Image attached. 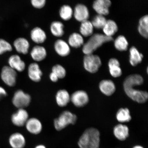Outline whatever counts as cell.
<instances>
[{"label":"cell","instance_id":"1","mask_svg":"<svg viewBox=\"0 0 148 148\" xmlns=\"http://www.w3.org/2000/svg\"><path fill=\"white\" fill-rule=\"evenodd\" d=\"M144 79L138 74H133L126 77L123 82V88L127 95L132 100L138 103H144L147 101V92L137 90L135 86H140L143 84Z\"/></svg>","mask_w":148,"mask_h":148},{"label":"cell","instance_id":"14","mask_svg":"<svg viewBox=\"0 0 148 148\" xmlns=\"http://www.w3.org/2000/svg\"><path fill=\"white\" fill-rule=\"evenodd\" d=\"M55 51L59 56L65 57L70 54L71 49L68 42L62 39L57 40L54 44Z\"/></svg>","mask_w":148,"mask_h":148},{"label":"cell","instance_id":"16","mask_svg":"<svg viewBox=\"0 0 148 148\" xmlns=\"http://www.w3.org/2000/svg\"><path fill=\"white\" fill-rule=\"evenodd\" d=\"M16 50L18 53L26 55L29 53L30 44L29 40L23 37H20L14 40L13 44Z\"/></svg>","mask_w":148,"mask_h":148},{"label":"cell","instance_id":"5","mask_svg":"<svg viewBox=\"0 0 148 148\" xmlns=\"http://www.w3.org/2000/svg\"><path fill=\"white\" fill-rule=\"evenodd\" d=\"M85 69L90 73H97L101 65V59L98 56L93 54L85 55L83 59Z\"/></svg>","mask_w":148,"mask_h":148},{"label":"cell","instance_id":"2","mask_svg":"<svg viewBox=\"0 0 148 148\" xmlns=\"http://www.w3.org/2000/svg\"><path fill=\"white\" fill-rule=\"evenodd\" d=\"M100 133L97 129L90 127L86 129L78 142L80 148H99Z\"/></svg>","mask_w":148,"mask_h":148},{"label":"cell","instance_id":"24","mask_svg":"<svg viewBox=\"0 0 148 148\" xmlns=\"http://www.w3.org/2000/svg\"><path fill=\"white\" fill-rule=\"evenodd\" d=\"M64 25L62 22L53 21L51 23L50 29L51 34L57 38H61L64 34Z\"/></svg>","mask_w":148,"mask_h":148},{"label":"cell","instance_id":"32","mask_svg":"<svg viewBox=\"0 0 148 148\" xmlns=\"http://www.w3.org/2000/svg\"><path fill=\"white\" fill-rule=\"evenodd\" d=\"M116 49L120 51H126L128 48V42L124 36H120L114 41Z\"/></svg>","mask_w":148,"mask_h":148},{"label":"cell","instance_id":"30","mask_svg":"<svg viewBox=\"0 0 148 148\" xmlns=\"http://www.w3.org/2000/svg\"><path fill=\"white\" fill-rule=\"evenodd\" d=\"M139 33L144 38H147L148 36V16H143L140 20L138 27Z\"/></svg>","mask_w":148,"mask_h":148},{"label":"cell","instance_id":"37","mask_svg":"<svg viewBox=\"0 0 148 148\" xmlns=\"http://www.w3.org/2000/svg\"><path fill=\"white\" fill-rule=\"evenodd\" d=\"M49 78L53 82H56L58 80L59 78L54 73L51 72L50 74Z\"/></svg>","mask_w":148,"mask_h":148},{"label":"cell","instance_id":"33","mask_svg":"<svg viewBox=\"0 0 148 148\" xmlns=\"http://www.w3.org/2000/svg\"><path fill=\"white\" fill-rule=\"evenodd\" d=\"M107 21V20L104 16L98 14L94 18L91 23L94 27L100 29H103Z\"/></svg>","mask_w":148,"mask_h":148},{"label":"cell","instance_id":"20","mask_svg":"<svg viewBox=\"0 0 148 148\" xmlns=\"http://www.w3.org/2000/svg\"><path fill=\"white\" fill-rule=\"evenodd\" d=\"M99 88L101 91L104 95L110 96L116 91L115 84L110 79H104L99 83Z\"/></svg>","mask_w":148,"mask_h":148},{"label":"cell","instance_id":"10","mask_svg":"<svg viewBox=\"0 0 148 148\" xmlns=\"http://www.w3.org/2000/svg\"><path fill=\"white\" fill-rule=\"evenodd\" d=\"M25 126L28 132L33 135L40 134L42 129L41 121L36 118H29L26 123Z\"/></svg>","mask_w":148,"mask_h":148},{"label":"cell","instance_id":"3","mask_svg":"<svg viewBox=\"0 0 148 148\" xmlns=\"http://www.w3.org/2000/svg\"><path fill=\"white\" fill-rule=\"evenodd\" d=\"M113 40L112 37L104 34H95L90 37L87 42L83 46L82 51L85 55L92 54L98 48L103 44Z\"/></svg>","mask_w":148,"mask_h":148},{"label":"cell","instance_id":"38","mask_svg":"<svg viewBox=\"0 0 148 148\" xmlns=\"http://www.w3.org/2000/svg\"><path fill=\"white\" fill-rule=\"evenodd\" d=\"M7 92L3 88L0 86V100L3 97H6Z\"/></svg>","mask_w":148,"mask_h":148},{"label":"cell","instance_id":"22","mask_svg":"<svg viewBox=\"0 0 148 148\" xmlns=\"http://www.w3.org/2000/svg\"><path fill=\"white\" fill-rule=\"evenodd\" d=\"M108 66L110 73L112 77L116 78L121 76L122 71L120 67V63L117 59H110L109 61Z\"/></svg>","mask_w":148,"mask_h":148},{"label":"cell","instance_id":"23","mask_svg":"<svg viewBox=\"0 0 148 148\" xmlns=\"http://www.w3.org/2000/svg\"><path fill=\"white\" fill-rule=\"evenodd\" d=\"M114 134L118 139L120 140H124L129 136L128 127L125 125H118L114 127Z\"/></svg>","mask_w":148,"mask_h":148},{"label":"cell","instance_id":"39","mask_svg":"<svg viewBox=\"0 0 148 148\" xmlns=\"http://www.w3.org/2000/svg\"><path fill=\"white\" fill-rule=\"evenodd\" d=\"M34 148H46L45 146L42 144H39L36 146Z\"/></svg>","mask_w":148,"mask_h":148},{"label":"cell","instance_id":"36","mask_svg":"<svg viewBox=\"0 0 148 148\" xmlns=\"http://www.w3.org/2000/svg\"><path fill=\"white\" fill-rule=\"evenodd\" d=\"M32 6L35 8L41 9L45 7L46 0H30Z\"/></svg>","mask_w":148,"mask_h":148},{"label":"cell","instance_id":"9","mask_svg":"<svg viewBox=\"0 0 148 148\" xmlns=\"http://www.w3.org/2000/svg\"><path fill=\"white\" fill-rule=\"evenodd\" d=\"M29 118L28 113L25 109H18L17 112L12 114L11 121L16 126L22 127L25 126Z\"/></svg>","mask_w":148,"mask_h":148},{"label":"cell","instance_id":"29","mask_svg":"<svg viewBox=\"0 0 148 148\" xmlns=\"http://www.w3.org/2000/svg\"><path fill=\"white\" fill-rule=\"evenodd\" d=\"M93 29L91 22L87 20L81 23L79 31L82 36L88 37L92 36Z\"/></svg>","mask_w":148,"mask_h":148},{"label":"cell","instance_id":"8","mask_svg":"<svg viewBox=\"0 0 148 148\" xmlns=\"http://www.w3.org/2000/svg\"><path fill=\"white\" fill-rule=\"evenodd\" d=\"M89 99L86 92L79 90L74 92L70 96V101L77 107H82L88 104Z\"/></svg>","mask_w":148,"mask_h":148},{"label":"cell","instance_id":"18","mask_svg":"<svg viewBox=\"0 0 148 148\" xmlns=\"http://www.w3.org/2000/svg\"><path fill=\"white\" fill-rule=\"evenodd\" d=\"M30 37L33 42L38 44L43 43L47 38L45 31L39 27H35L31 30Z\"/></svg>","mask_w":148,"mask_h":148},{"label":"cell","instance_id":"13","mask_svg":"<svg viewBox=\"0 0 148 148\" xmlns=\"http://www.w3.org/2000/svg\"><path fill=\"white\" fill-rule=\"evenodd\" d=\"M8 141L12 148H24L26 143L25 136L20 132H15L11 134Z\"/></svg>","mask_w":148,"mask_h":148},{"label":"cell","instance_id":"4","mask_svg":"<svg viewBox=\"0 0 148 148\" xmlns=\"http://www.w3.org/2000/svg\"><path fill=\"white\" fill-rule=\"evenodd\" d=\"M77 116L69 111H65L53 121L55 128L57 131L64 129L68 125H75L76 123Z\"/></svg>","mask_w":148,"mask_h":148},{"label":"cell","instance_id":"12","mask_svg":"<svg viewBox=\"0 0 148 148\" xmlns=\"http://www.w3.org/2000/svg\"><path fill=\"white\" fill-rule=\"evenodd\" d=\"M73 16L77 21L82 23L88 20L89 17V12L86 5L78 4L74 9Z\"/></svg>","mask_w":148,"mask_h":148},{"label":"cell","instance_id":"7","mask_svg":"<svg viewBox=\"0 0 148 148\" xmlns=\"http://www.w3.org/2000/svg\"><path fill=\"white\" fill-rule=\"evenodd\" d=\"M2 80L10 87L15 86L17 78L16 71L9 66H5L2 69L1 74Z\"/></svg>","mask_w":148,"mask_h":148},{"label":"cell","instance_id":"28","mask_svg":"<svg viewBox=\"0 0 148 148\" xmlns=\"http://www.w3.org/2000/svg\"><path fill=\"white\" fill-rule=\"evenodd\" d=\"M73 10L71 7L68 5H63L59 10V15L62 20L69 21L73 16Z\"/></svg>","mask_w":148,"mask_h":148},{"label":"cell","instance_id":"25","mask_svg":"<svg viewBox=\"0 0 148 148\" xmlns=\"http://www.w3.org/2000/svg\"><path fill=\"white\" fill-rule=\"evenodd\" d=\"M84 39L81 34L73 33L70 35L68 39V44L70 47L77 49L84 45Z\"/></svg>","mask_w":148,"mask_h":148},{"label":"cell","instance_id":"11","mask_svg":"<svg viewBox=\"0 0 148 148\" xmlns=\"http://www.w3.org/2000/svg\"><path fill=\"white\" fill-rule=\"evenodd\" d=\"M111 4L110 0H95L92 7L98 14L105 16L109 14V8Z\"/></svg>","mask_w":148,"mask_h":148},{"label":"cell","instance_id":"27","mask_svg":"<svg viewBox=\"0 0 148 148\" xmlns=\"http://www.w3.org/2000/svg\"><path fill=\"white\" fill-rule=\"evenodd\" d=\"M102 29L105 36L112 37L117 32L118 27L116 22L110 20H107Z\"/></svg>","mask_w":148,"mask_h":148},{"label":"cell","instance_id":"35","mask_svg":"<svg viewBox=\"0 0 148 148\" xmlns=\"http://www.w3.org/2000/svg\"><path fill=\"white\" fill-rule=\"evenodd\" d=\"M12 46L9 42L2 38H0V55L7 52L12 51Z\"/></svg>","mask_w":148,"mask_h":148},{"label":"cell","instance_id":"40","mask_svg":"<svg viewBox=\"0 0 148 148\" xmlns=\"http://www.w3.org/2000/svg\"><path fill=\"white\" fill-rule=\"evenodd\" d=\"M144 148L143 147H141V146H135L134 148Z\"/></svg>","mask_w":148,"mask_h":148},{"label":"cell","instance_id":"17","mask_svg":"<svg viewBox=\"0 0 148 148\" xmlns=\"http://www.w3.org/2000/svg\"><path fill=\"white\" fill-rule=\"evenodd\" d=\"M9 66L16 71L23 72L26 67L25 62L18 55H13L9 57L8 60Z\"/></svg>","mask_w":148,"mask_h":148},{"label":"cell","instance_id":"26","mask_svg":"<svg viewBox=\"0 0 148 148\" xmlns=\"http://www.w3.org/2000/svg\"><path fill=\"white\" fill-rule=\"evenodd\" d=\"M143 58V55L140 53L134 46L130 48L129 62L131 65L134 66L138 65L141 62Z\"/></svg>","mask_w":148,"mask_h":148},{"label":"cell","instance_id":"19","mask_svg":"<svg viewBox=\"0 0 148 148\" xmlns=\"http://www.w3.org/2000/svg\"><path fill=\"white\" fill-rule=\"evenodd\" d=\"M31 56L35 62H38L43 61L47 56V51L43 46H35L31 51Z\"/></svg>","mask_w":148,"mask_h":148},{"label":"cell","instance_id":"21","mask_svg":"<svg viewBox=\"0 0 148 148\" xmlns=\"http://www.w3.org/2000/svg\"><path fill=\"white\" fill-rule=\"evenodd\" d=\"M56 101L57 105L63 107L67 106L70 101V95L67 90L62 89L59 90L56 95Z\"/></svg>","mask_w":148,"mask_h":148},{"label":"cell","instance_id":"31","mask_svg":"<svg viewBox=\"0 0 148 148\" xmlns=\"http://www.w3.org/2000/svg\"><path fill=\"white\" fill-rule=\"evenodd\" d=\"M116 118L120 123H126L130 121L131 116L129 109L127 108L120 109L116 113Z\"/></svg>","mask_w":148,"mask_h":148},{"label":"cell","instance_id":"34","mask_svg":"<svg viewBox=\"0 0 148 148\" xmlns=\"http://www.w3.org/2000/svg\"><path fill=\"white\" fill-rule=\"evenodd\" d=\"M52 72L54 73L59 79L64 78L66 75V71L63 66L60 64H57L52 68Z\"/></svg>","mask_w":148,"mask_h":148},{"label":"cell","instance_id":"15","mask_svg":"<svg viewBox=\"0 0 148 148\" xmlns=\"http://www.w3.org/2000/svg\"><path fill=\"white\" fill-rule=\"evenodd\" d=\"M42 73L39 65L36 62L32 63L28 68V75L31 80L38 82L41 80Z\"/></svg>","mask_w":148,"mask_h":148},{"label":"cell","instance_id":"6","mask_svg":"<svg viewBox=\"0 0 148 148\" xmlns=\"http://www.w3.org/2000/svg\"><path fill=\"white\" fill-rule=\"evenodd\" d=\"M31 98L28 94L23 90L16 91L12 98V103L15 107L18 109H25L30 104Z\"/></svg>","mask_w":148,"mask_h":148}]
</instances>
